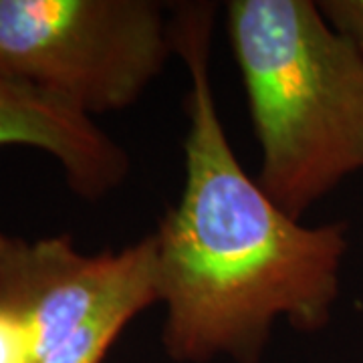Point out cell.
I'll return each mask as SVG.
<instances>
[{
    "instance_id": "6da1fadb",
    "label": "cell",
    "mask_w": 363,
    "mask_h": 363,
    "mask_svg": "<svg viewBox=\"0 0 363 363\" xmlns=\"http://www.w3.org/2000/svg\"><path fill=\"white\" fill-rule=\"evenodd\" d=\"M214 6L184 2L172 28L190 91L186 174L154 234L162 345L178 363H260L272 327L325 329L341 291L347 226H307L250 178L224 131L210 79Z\"/></svg>"
},
{
    "instance_id": "7a4b0ae2",
    "label": "cell",
    "mask_w": 363,
    "mask_h": 363,
    "mask_svg": "<svg viewBox=\"0 0 363 363\" xmlns=\"http://www.w3.org/2000/svg\"><path fill=\"white\" fill-rule=\"evenodd\" d=\"M226 35L260 150V188L289 216L363 169V52L313 0H233Z\"/></svg>"
},
{
    "instance_id": "3957f363",
    "label": "cell",
    "mask_w": 363,
    "mask_h": 363,
    "mask_svg": "<svg viewBox=\"0 0 363 363\" xmlns=\"http://www.w3.org/2000/svg\"><path fill=\"white\" fill-rule=\"evenodd\" d=\"M174 52L154 0H0V69L89 117L138 104Z\"/></svg>"
},
{
    "instance_id": "277c9868",
    "label": "cell",
    "mask_w": 363,
    "mask_h": 363,
    "mask_svg": "<svg viewBox=\"0 0 363 363\" xmlns=\"http://www.w3.org/2000/svg\"><path fill=\"white\" fill-rule=\"evenodd\" d=\"M154 252L145 234L123 250L81 252L69 234L0 233V305L25 325L33 363L63 343Z\"/></svg>"
},
{
    "instance_id": "5b68a950",
    "label": "cell",
    "mask_w": 363,
    "mask_h": 363,
    "mask_svg": "<svg viewBox=\"0 0 363 363\" xmlns=\"http://www.w3.org/2000/svg\"><path fill=\"white\" fill-rule=\"evenodd\" d=\"M25 145L57 160L67 186L101 200L131 169L128 152L95 119L0 69V147Z\"/></svg>"
},
{
    "instance_id": "8992f818",
    "label": "cell",
    "mask_w": 363,
    "mask_h": 363,
    "mask_svg": "<svg viewBox=\"0 0 363 363\" xmlns=\"http://www.w3.org/2000/svg\"><path fill=\"white\" fill-rule=\"evenodd\" d=\"M154 236V234H152ZM157 303L156 242L152 257L85 323L35 363H104L123 329Z\"/></svg>"
},
{
    "instance_id": "52a82bcc",
    "label": "cell",
    "mask_w": 363,
    "mask_h": 363,
    "mask_svg": "<svg viewBox=\"0 0 363 363\" xmlns=\"http://www.w3.org/2000/svg\"><path fill=\"white\" fill-rule=\"evenodd\" d=\"M319 9L329 25L363 52V0H321Z\"/></svg>"
},
{
    "instance_id": "ba28073f",
    "label": "cell",
    "mask_w": 363,
    "mask_h": 363,
    "mask_svg": "<svg viewBox=\"0 0 363 363\" xmlns=\"http://www.w3.org/2000/svg\"><path fill=\"white\" fill-rule=\"evenodd\" d=\"M0 363H33V347L25 325L0 305Z\"/></svg>"
}]
</instances>
